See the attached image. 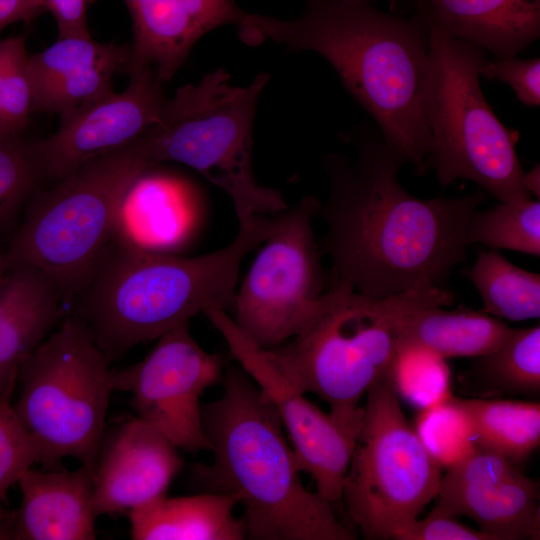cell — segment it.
I'll return each instance as SVG.
<instances>
[{
    "instance_id": "obj_26",
    "label": "cell",
    "mask_w": 540,
    "mask_h": 540,
    "mask_svg": "<svg viewBox=\"0 0 540 540\" xmlns=\"http://www.w3.org/2000/svg\"><path fill=\"white\" fill-rule=\"evenodd\" d=\"M473 373L496 392L535 395L540 391V327L514 329L492 352L475 358Z\"/></svg>"
},
{
    "instance_id": "obj_8",
    "label": "cell",
    "mask_w": 540,
    "mask_h": 540,
    "mask_svg": "<svg viewBox=\"0 0 540 540\" xmlns=\"http://www.w3.org/2000/svg\"><path fill=\"white\" fill-rule=\"evenodd\" d=\"M148 169L136 140L56 180L29 203L2 255L5 269H39L69 304L112 241L127 189Z\"/></svg>"
},
{
    "instance_id": "obj_39",
    "label": "cell",
    "mask_w": 540,
    "mask_h": 540,
    "mask_svg": "<svg viewBox=\"0 0 540 540\" xmlns=\"http://www.w3.org/2000/svg\"><path fill=\"white\" fill-rule=\"evenodd\" d=\"M14 511L7 510L4 505H0V540L12 539Z\"/></svg>"
},
{
    "instance_id": "obj_30",
    "label": "cell",
    "mask_w": 540,
    "mask_h": 540,
    "mask_svg": "<svg viewBox=\"0 0 540 540\" xmlns=\"http://www.w3.org/2000/svg\"><path fill=\"white\" fill-rule=\"evenodd\" d=\"M445 360L421 347H400L394 364V381L398 394L420 409L452 396Z\"/></svg>"
},
{
    "instance_id": "obj_10",
    "label": "cell",
    "mask_w": 540,
    "mask_h": 540,
    "mask_svg": "<svg viewBox=\"0 0 540 540\" xmlns=\"http://www.w3.org/2000/svg\"><path fill=\"white\" fill-rule=\"evenodd\" d=\"M341 502L366 539H392L435 499L442 467L407 420L394 366L366 392Z\"/></svg>"
},
{
    "instance_id": "obj_24",
    "label": "cell",
    "mask_w": 540,
    "mask_h": 540,
    "mask_svg": "<svg viewBox=\"0 0 540 540\" xmlns=\"http://www.w3.org/2000/svg\"><path fill=\"white\" fill-rule=\"evenodd\" d=\"M466 413L477 448L520 465L540 443V404L506 399H457Z\"/></svg>"
},
{
    "instance_id": "obj_32",
    "label": "cell",
    "mask_w": 540,
    "mask_h": 540,
    "mask_svg": "<svg viewBox=\"0 0 540 540\" xmlns=\"http://www.w3.org/2000/svg\"><path fill=\"white\" fill-rule=\"evenodd\" d=\"M28 58L24 37L2 39V129L14 134L26 129L32 112Z\"/></svg>"
},
{
    "instance_id": "obj_41",
    "label": "cell",
    "mask_w": 540,
    "mask_h": 540,
    "mask_svg": "<svg viewBox=\"0 0 540 540\" xmlns=\"http://www.w3.org/2000/svg\"><path fill=\"white\" fill-rule=\"evenodd\" d=\"M4 271H5V267H4L2 255H0V282H1L2 276L4 274Z\"/></svg>"
},
{
    "instance_id": "obj_36",
    "label": "cell",
    "mask_w": 540,
    "mask_h": 540,
    "mask_svg": "<svg viewBox=\"0 0 540 540\" xmlns=\"http://www.w3.org/2000/svg\"><path fill=\"white\" fill-rule=\"evenodd\" d=\"M93 0H45L57 24L59 37H92L87 24V7Z\"/></svg>"
},
{
    "instance_id": "obj_14",
    "label": "cell",
    "mask_w": 540,
    "mask_h": 540,
    "mask_svg": "<svg viewBox=\"0 0 540 540\" xmlns=\"http://www.w3.org/2000/svg\"><path fill=\"white\" fill-rule=\"evenodd\" d=\"M121 92L108 91L60 116L54 133L36 142L45 178L62 179L88 161L139 139L160 116L162 83L149 70L129 73Z\"/></svg>"
},
{
    "instance_id": "obj_19",
    "label": "cell",
    "mask_w": 540,
    "mask_h": 540,
    "mask_svg": "<svg viewBox=\"0 0 540 540\" xmlns=\"http://www.w3.org/2000/svg\"><path fill=\"white\" fill-rule=\"evenodd\" d=\"M55 283L30 266L5 269L0 282V397L13 390L23 362L62 317Z\"/></svg>"
},
{
    "instance_id": "obj_22",
    "label": "cell",
    "mask_w": 540,
    "mask_h": 540,
    "mask_svg": "<svg viewBox=\"0 0 540 540\" xmlns=\"http://www.w3.org/2000/svg\"><path fill=\"white\" fill-rule=\"evenodd\" d=\"M238 500L223 493L168 498L166 495L128 512L134 540H242L243 519L234 515Z\"/></svg>"
},
{
    "instance_id": "obj_3",
    "label": "cell",
    "mask_w": 540,
    "mask_h": 540,
    "mask_svg": "<svg viewBox=\"0 0 540 540\" xmlns=\"http://www.w3.org/2000/svg\"><path fill=\"white\" fill-rule=\"evenodd\" d=\"M238 221L231 243L193 257L112 239L69 303L70 314L110 363L199 313L233 309L241 262L266 239L274 217L253 214Z\"/></svg>"
},
{
    "instance_id": "obj_34",
    "label": "cell",
    "mask_w": 540,
    "mask_h": 540,
    "mask_svg": "<svg viewBox=\"0 0 540 540\" xmlns=\"http://www.w3.org/2000/svg\"><path fill=\"white\" fill-rule=\"evenodd\" d=\"M480 76L508 84L519 101L527 106L540 104V59L515 57L487 61L480 68Z\"/></svg>"
},
{
    "instance_id": "obj_9",
    "label": "cell",
    "mask_w": 540,
    "mask_h": 540,
    "mask_svg": "<svg viewBox=\"0 0 540 540\" xmlns=\"http://www.w3.org/2000/svg\"><path fill=\"white\" fill-rule=\"evenodd\" d=\"M108 365L71 314L21 365L22 391L13 406L41 450L44 469L74 458L94 471L113 392Z\"/></svg>"
},
{
    "instance_id": "obj_11",
    "label": "cell",
    "mask_w": 540,
    "mask_h": 540,
    "mask_svg": "<svg viewBox=\"0 0 540 540\" xmlns=\"http://www.w3.org/2000/svg\"><path fill=\"white\" fill-rule=\"evenodd\" d=\"M320 202L313 196L275 214L233 310L236 325L263 348L295 336L321 309L329 284L312 219Z\"/></svg>"
},
{
    "instance_id": "obj_16",
    "label": "cell",
    "mask_w": 540,
    "mask_h": 540,
    "mask_svg": "<svg viewBox=\"0 0 540 540\" xmlns=\"http://www.w3.org/2000/svg\"><path fill=\"white\" fill-rule=\"evenodd\" d=\"M177 449L139 417L103 435L94 468L96 516L129 512L166 495L183 464Z\"/></svg>"
},
{
    "instance_id": "obj_33",
    "label": "cell",
    "mask_w": 540,
    "mask_h": 540,
    "mask_svg": "<svg viewBox=\"0 0 540 540\" xmlns=\"http://www.w3.org/2000/svg\"><path fill=\"white\" fill-rule=\"evenodd\" d=\"M9 390L0 397V505L10 488L18 484L28 469L41 463V450L19 419Z\"/></svg>"
},
{
    "instance_id": "obj_17",
    "label": "cell",
    "mask_w": 540,
    "mask_h": 540,
    "mask_svg": "<svg viewBox=\"0 0 540 540\" xmlns=\"http://www.w3.org/2000/svg\"><path fill=\"white\" fill-rule=\"evenodd\" d=\"M133 40L126 71H151L162 84L179 70L196 42L245 11L234 0H124Z\"/></svg>"
},
{
    "instance_id": "obj_5",
    "label": "cell",
    "mask_w": 540,
    "mask_h": 540,
    "mask_svg": "<svg viewBox=\"0 0 540 540\" xmlns=\"http://www.w3.org/2000/svg\"><path fill=\"white\" fill-rule=\"evenodd\" d=\"M453 304L447 288L427 283L371 297L329 276L321 309L295 336L269 351L299 389L329 405L333 417L358 424L363 417L359 402L393 368L410 318L426 307Z\"/></svg>"
},
{
    "instance_id": "obj_27",
    "label": "cell",
    "mask_w": 540,
    "mask_h": 540,
    "mask_svg": "<svg viewBox=\"0 0 540 540\" xmlns=\"http://www.w3.org/2000/svg\"><path fill=\"white\" fill-rule=\"evenodd\" d=\"M466 242L483 244L490 249H507L540 256V202H501L474 210L466 225Z\"/></svg>"
},
{
    "instance_id": "obj_35",
    "label": "cell",
    "mask_w": 540,
    "mask_h": 540,
    "mask_svg": "<svg viewBox=\"0 0 540 540\" xmlns=\"http://www.w3.org/2000/svg\"><path fill=\"white\" fill-rule=\"evenodd\" d=\"M396 540H490L489 536L458 520L456 516L434 510L424 519H414L399 528L392 535Z\"/></svg>"
},
{
    "instance_id": "obj_6",
    "label": "cell",
    "mask_w": 540,
    "mask_h": 540,
    "mask_svg": "<svg viewBox=\"0 0 540 540\" xmlns=\"http://www.w3.org/2000/svg\"><path fill=\"white\" fill-rule=\"evenodd\" d=\"M427 20L429 48L421 97L430 135L427 166L442 186L468 179L500 202L531 199L515 150L519 134L502 124L481 89L485 51Z\"/></svg>"
},
{
    "instance_id": "obj_37",
    "label": "cell",
    "mask_w": 540,
    "mask_h": 540,
    "mask_svg": "<svg viewBox=\"0 0 540 540\" xmlns=\"http://www.w3.org/2000/svg\"><path fill=\"white\" fill-rule=\"evenodd\" d=\"M45 12V0H0V32L13 23L30 22Z\"/></svg>"
},
{
    "instance_id": "obj_13",
    "label": "cell",
    "mask_w": 540,
    "mask_h": 540,
    "mask_svg": "<svg viewBox=\"0 0 540 540\" xmlns=\"http://www.w3.org/2000/svg\"><path fill=\"white\" fill-rule=\"evenodd\" d=\"M145 358L111 371L113 391L131 394L138 417L162 432L177 448L209 450L204 432V391L223 379V358L194 340L189 324L166 332Z\"/></svg>"
},
{
    "instance_id": "obj_38",
    "label": "cell",
    "mask_w": 540,
    "mask_h": 540,
    "mask_svg": "<svg viewBox=\"0 0 540 540\" xmlns=\"http://www.w3.org/2000/svg\"><path fill=\"white\" fill-rule=\"evenodd\" d=\"M522 183L524 188L533 196L538 199L540 197V166L535 165L528 172H524L522 177Z\"/></svg>"
},
{
    "instance_id": "obj_21",
    "label": "cell",
    "mask_w": 540,
    "mask_h": 540,
    "mask_svg": "<svg viewBox=\"0 0 540 540\" xmlns=\"http://www.w3.org/2000/svg\"><path fill=\"white\" fill-rule=\"evenodd\" d=\"M427 18L499 59L539 38L540 0H420Z\"/></svg>"
},
{
    "instance_id": "obj_23",
    "label": "cell",
    "mask_w": 540,
    "mask_h": 540,
    "mask_svg": "<svg viewBox=\"0 0 540 540\" xmlns=\"http://www.w3.org/2000/svg\"><path fill=\"white\" fill-rule=\"evenodd\" d=\"M430 306L416 312L407 322L399 348L417 346L447 359L479 357L501 346L513 328L485 312L460 306L446 310Z\"/></svg>"
},
{
    "instance_id": "obj_7",
    "label": "cell",
    "mask_w": 540,
    "mask_h": 540,
    "mask_svg": "<svg viewBox=\"0 0 540 540\" xmlns=\"http://www.w3.org/2000/svg\"><path fill=\"white\" fill-rule=\"evenodd\" d=\"M269 78L263 72L238 87L219 68L180 87L137 140L149 167L172 161L198 171L231 198L238 219L286 209L280 192L261 186L252 167L255 111Z\"/></svg>"
},
{
    "instance_id": "obj_31",
    "label": "cell",
    "mask_w": 540,
    "mask_h": 540,
    "mask_svg": "<svg viewBox=\"0 0 540 540\" xmlns=\"http://www.w3.org/2000/svg\"><path fill=\"white\" fill-rule=\"evenodd\" d=\"M43 179L36 142L0 130V217L8 216Z\"/></svg>"
},
{
    "instance_id": "obj_12",
    "label": "cell",
    "mask_w": 540,
    "mask_h": 540,
    "mask_svg": "<svg viewBox=\"0 0 540 540\" xmlns=\"http://www.w3.org/2000/svg\"><path fill=\"white\" fill-rule=\"evenodd\" d=\"M225 339L231 355L274 407L301 472L332 505L341 503L342 485L361 423L337 420L310 402L277 366L269 349L250 339L226 311L203 313Z\"/></svg>"
},
{
    "instance_id": "obj_40",
    "label": "cell",
    "mask_w": 540,
    "mask_h": 540,
    "mask_svg": "<svg viewBox=\"0 0 540 540\" xmlns=\"http://www.w3.org/2000/svg\"><path fill=\"white\" fill-rule=\"evenodd\" d=\"M1 65H2V39H0V130H3V129H2V125H3V120H2V107H1V90H2Z\"/></svg>"
},
{
    "instance_id": "obj_2",
    "label": "cell",
    "mask_w": 540,
    "mask_h": 540,
    "mask_svg": "<svg viewBox=\"0 0 540 540\" xmlns=\"http://www.w3.org/2000/svg\"><path fill=\"white\" fill-rule=\"evenodd\" d=\"M236 26L247 45L271 41L323 56L387 145L425 172L430 135L421 97L429 23L423 11L405 18L364 0H310L295 19L244 12Z\"/></svg>"
},
{
    "instance_id": "obj_18",
    "label": "cell",
    "mask_w": 540,
    "mask_h": 540,
    "mask_svg": "<svg viewBox=\"0 0 540 540\" xmlns=\"http://www.w3.org/2000/svg\"><path fill=\"white\" fill-rule=\"evenodd\" d=\"M94 471L31 467L19 480L21 503L14 511L12 540H94Z\"/></svg>"
},
{
    "instance_id": "obj_1",
    "label": "cell",
    "mask_w": 540,
    "mask_h": 540,
    "mask_svg": "<svg viewBox=\"0 0 540 540\" xmlns=\"http://www.w3.org/2000/svg\"><path fill=\"white\" fill-rule=\"evenodd\" d=\"M347 140L355 148L353 158L340 153L323 158L329 194L316 215L326 224L318 241L332 262L329 276L371 297L421 283L447 288L450 273L466 258L469 216L487 194L415 197L397 179L406 161L378 128L356 131Z\"/></svg>"
},
{
    "instance_id": "obj_28",
    "label": "cell",
    "mask_w": 540,
    "mask_h": 540,
    "mask_svg": "<svg viewBox=\"0 0 540 540\" xmlns=\"http://www.w3.org/2000/svg\"><path fill=\"white\" fill-rule=\"evenodd\" d=\"M130 47L100 43L92 37H58L48 48L29 55L32 100L48 88L93 66L120 61L128 64Z\"/></svg>"
},
{
    "instance_id": "obj_25",
    "label": "cell",
    "mask_w": 540,
    "mask_h": 540,
    "mask_svg": "<svg viewBox=\"0 0 540 540\" xmlns=\"http://www.w3.org/2000/svg\"><path fill=\"white\" fill-rule=\"evenodd\" d=\"M461 274L479 292L485 313L511 321L540 317V275L514 265L497 250L479 251Z\"/></svg>"
},
{
    "instance_id": "obj_15",
    "label": "cell",
    "mask_w": 540,
    "mask_h": 540,
    "mask_svg": "<svg viewBox=\"0 0 540 540\" xmlns=\"http://www.w3.org/2000/svg\"><path fill=\"white\" fill-rule=\"evenodd\" d=\"M434 511L467 516L490 540L539 539V484L519 465L476 448L442 474Z\"/></svg>"
},
{
    "instance_id": "obj_29",
    "label": "cell",
    "mask_w": 540,
    "mask_h": 540,
    "mask_svg": "<svg viewBox=\"0 0 540 540\" xmlns=\"http://www.w3.org/2000/svg\"><path fill=\"white\" fill-rule=\"evenodd\" d=\"M414 427L442 468H448L477 448L471 423L453 396L420 409Z\"/></svg>"
},
{
    "instance_id": "obj_4",
    "label": "cell",
    "mask_w": 540,
    "mask_h": 540,
    "mask_svg": "<svg viewBox=\"0 0 540 540\" xmlns=\"http://www.w3.org/2000/svg\"><path fill=\"white\" fill-rule=\"evenodd\" d=\"M223 393L202 404L213 461L194 475L206 491L232 495L252 540H354L332 504L308 490L271 403L241 368L228 369Z\"/></svg>"
},
{
    "instance_id": "obj_20",
    "label": "cell",
    "mask_w": 540,
    "mask_h": 540,
    "mask_svg": "<svg viewBox=\"0 0 540 540\" xmlns=\"http://www.w3.org/2000/svg\"><path fill=\"white\" fill-rule=\"evenodd\" d=\"M150 169L127 189L113 239L149 252L174 254L195 233L198 208L180 181Z\"/></svg>"
}]
</instances>
